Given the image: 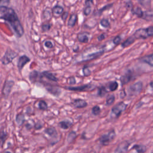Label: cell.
<instances>
[{"mask_svg":"<svg viewBox=\"0 0 153 153\" xmlns=\"http://www.w3.org/2000/svg\"><path fill=\"white\" fill-rule=\"evenodd\" d=\"M0 19L8 22L18 36H23V27L13 9L6 6H0Z\"/></svg>","mask_w":153,"mask_h":153,"instance_id":"6da1fadb","label":"cell"},{"mask_svg":"<svg viewBox=\"0 0 153 153\" xmlns=\"http://www.w3.org/2000/svg\"><path fill=\"white\" fill-rule=\"evenodd\" d=\"M115 136V132L114 130H112L108 133L103 134L99 138V141L103 145H108Z\"/></svg>","mask_w":153,"mask_h":153,"instance_id":"7a4b0ae2","label":"cell"},{"mask_svg":"<svg viewBox=\"0 0 153 153\" xmlns=\"http://www.w3.org/2000/svg\"><path fill=\"white\" fill-rule=\"evenodd\" d=\"M17 56V54L13 50H8L6 51L4 57L2 59V62L4 65H7L12 62V60Z\"/></svg>","mask_w":153,"mask_h":153,"instance_id":"3957f363","label":"cell"},{"mask_svg":"<svg viewBox=\"0 0 153 153\" xmlns=\"http://www.w3.org/2000/svg\"><path fill=\"white\" fill-rule=\"evenodd\" d=\"M127 105L121 102L115 105L112 109V112L116 116L119 117L121 114L126 109Z\"/></svg>","mask_w":153,"mask_h":153,"instance_id":"277c9868","label":"cell"},{"mask_svg":"<svg viewBox=\"0 0 153 153\" xmlns=\"http://www.w3.org/2000/svg\"><path fill=\"white\" fill-rule=\"evenodd\" d=\"M142 89V84L141 82H137L131 85L128 89L129 93L131 95H137L141 91Z\"/></svg>","mask_w":153,"mask_h":153,"instance_id":"5b68a950","label":"cell"},{"mask_svg":"<svg viewBox=\"0 0 153 153\" xmlns=\"http://www.w3.org/2000/svg\"><path fill=\"white\" fill-rule=\"evenodd\" d=\"M130 143L127 141H123L121 142L116 148L114 153H127Z\"/></svg>","mask_w":153,"mask_h":153,"instance_id":"8992f818","label":"cell"},{"mask_svg":"<svg viewBox=\"0 0 153 153\" xmlns=\"http://www.w3.org/2000/svg\"><path fill=\"white\" fill-rule=\"evenodd\" d=\"M14 85V82L12 81H8L5 84L2 89V93L5 96H8L11 91V90Z\"/></svg>","mask_w":153,"mask_h":153,"instance_id":"52a82bcc","label":"cell"},{"mask_svg":"<svg viewBox=\"0 0 153 153\" xmlns=\"http://www.w3.org/2000/svg\"><path fill=\"white\" fill-rule=\"evenodd\" d=\"M29 61H30V59L25 55L22 56V57H20L19 59L18 63H17V66H18L19 69H22L23 68V66L26 63H27Z\"/></svg>","mask_w":153,"mask_h":153,"instance_id":"ba28073f","label":"cell"},{"mask_svg":"<svg viewBox=\"0 0 153 153\" xmlns=\"http://www.w3.org/2000/svg\"><path fill=\"white\" fill-rule=\"evenodd\" d=\"M133 36L135 37L136 39H140V38H146L148 37L145 29H139L137 30L135 33H134Z\"/></svg>","mask_w":153,"mask_h":153,"instance_id":"9c48e42d","label":"cell"},{"mask_svg":"<svg viewBox=\"0 0 153 153\" xmlns=\"http://www.w3.org/2000/svg\"><path fill=\"white\" fill-rule=\"evenodd\" d=\"M132 78V74L131 73L130 71H128L124 74L121 77V82L123 84H127L129 81H130L131 79Z\"/></svg>","mask_w":153,"mask_h":153,"instance_id":"30bf717a","label":"cell"},{"mask_svg":"<svg viewBox=\"0 0 153 153\" xmlns=\"http://www.w3.org/2000/svg\"><path fill=\"white\" fill-rule=\"evenodd\" d=\"M73 105L76 108H82L85 107L87 105V103L84 100L78 99L74 100Z\"/></svg>","mask_w":153,"mask_h":153,"instance_id":"8fae6325","label":"cell"},{"mask_svg":"<svg viewBox=\"0 0 153 153\" xmlns=\"http://www.w3.org/2000/svg\"><path fill=\"white\" fill-rule=\"evenodd\" d=\"M142 18L147 21H153V9L144 12Z\"/></svg>","mask_w":153,"mask_h":153,"instance_id":"7c38bea8","label":"cell"},{"mask_svg":"<svg viewBox=\"0 0 153 153\" xmlns=\"http://www.w3.org/2000/svg\"><path fill=\"white\" fill-rule=\"evenodd\" d=\"M103 53V51H99L97 52H95V53H93L90 54H88L85 56L84 60H92L95 58H97V57L101 56V54H102Z\"/></svg>","mask_w":153,"mask_h":153,"instance_id":"4fadbf2b","label":"cell"},{"mask_svg":"<svg viewBox=\"0 0 153 153\" xmlns=\"http://www.w3.org/2000/svg\"><path fill=\"white\" fill-rule=\"evenodd\" d=\"M63 11V8L59 5H56L54 7V8L52 10V13L53 15L56 17H59L60 14H62Z\"/></svg>","mask_w":153,"mask_h":153,"instance_id":"5bb4252c","label":"cell"},{"mask_svg":"<svg viewBox=\"0 0 153 153\" xmlns=\"http://www.w3.org/2000/svg\"><path fill=\"white\" fill-rule=\"evenodd\" d=\"M91 85H84L79 87H68V89L70 90H74V91H83L87 89L90 88L91 87Z\"/></svg>","mask_w":153,"mask_h":153,"instance_id":"9a60e30c","label":"cell"},{"mask_svg":"<svg viewBox=\"0 0 153 153\" xmlns=\"http://www.w3.org/2000/svg\"><path fill=\"white\" fill-rule=\"evenodd\" d=\"M142 61L147 63L149 66H153V54L144 56L142 58Z\"/></svg>","mask_w":153,"mask_h":153,"instance_id":"2e32d148","label":"cell"},{"mask_svg":"<svg viewBox=\"0 0 153 153\" xmlns=\"http://www.w3.org/2000/svg\"><path fill=\"white\" fill-rule=\"evenodd\" d=\"M77 20V16L75 14H73L72 15H71L69 19L68 20V26L69 27H73L74 26V25H75L76 22Z\"/></svg>","mask_w":153,"mask_h":153,"instance_id":"e0dca14e","label":"cell"},{"mask_svg":"<svg viewBox=\"0 0 153 153\" xmlns=\"http://www.w3.org/2000/svg\"><path fill=\"white\" fill-rule=\"evenodd\" d=\"M135 39H136V38L133 35L131 36L130 37L127 38L124 42H123L122 43V47H127L130 45L131 44H133L134 42Z\"/></svg>","mask_w":153,"mask_h":153,"instance_id":"ac0fdd59","label":"cell"},{"mask_svg":"<svg viewBox=\"0 0 153 153\" xmlns=\"http://www.w3.org/2000/svg\"><path fill=\"white\" fill-rule=\"evenodd\" d=\"M78 39L81 42H87L88 41V36L85 33H81L78 35Z\"/></svg>","mask_w":153,"mask_h":153,"instance_id":"d6986e66","label":"cell"},{"mask_svg":"<svg viewBox=\"0 0 153 153\" xmlns=\"http://www.w3.org/2000/svg\"><path fill=\"white\" fill-rule=\"evenodd\" d=\"M132 148L136 150L138 153H144L146 150L145 146L142 145H135Z\"/></svg>","mask_w":153,"mask_h":153,"instance_id":"ffe728a7","label":"cell"},{"mask_svg":"<svg viewBox=\"0 0 153 153\" xmlns=\"http://www.w3.org/2000/svg\"><path fill=\"white\" fill-rule=\"evenodd\" d=\"M42 75L45 77H46L47 78H48V79H50L51 81H57V78L56 77L51 73L48 72H44L42 74Z\"/></svg>","mask_w":153,"mask_h":153,"instance_id":"44dd1931","label":"cell"},{"mask_svg":"<svg viewBox=\"0 0 153 153\" xmlns=\"http://www.w3.org/2000/svg\"><path fill=\"white\" fill-rule=\"evenodd\" d=\"M133 13L135 15H136L138 17H142L143 14V12L142 11V10H141L140 8L139 7H134L133 10Z\"/></svg>","mask_w":153,"mask_h":153,"instance_id":"7402d4cb","label":"cell"},{"mask_svg":"<svg viewBox=\"0 0 153 153\" xmlns=\"http://www.w3.org/2000/svg\"><path fill=\"white\" fill-rule=\"evenodd\" d=\"M45 133L52 137H54L57 135L56 130L53 127L48 128L47 130H45Z\"/></svg>","mask_w":153,"mask_h":153,"instance_id":"603a6c76","label":"cell"},{"mask_svg":"<svg viewBox=\"0 0 153 153\" xmlns=\"http://www.w3.org/2000/svg\"><path fill=\"white\" fill-rule=\"evenodd\" d=\"M139 4L145 8H148L151 6V0H138Z\"/></svg>","mask_w":153,"mask_h":153,"instance_id":"cb8c5ba5","label":"cell"},{"mask_svg":"<svg viewBox=\"0 0 153 153\" xmlns=\"http://www.w3.org/2000/svg\"><path fill=\"white\" fill-rule=\"evenodd\" d=\"M59 126L64 129H67L68 128H69V127L71 126V123L69 121H61L59 123Z\"/></svg>","mask_w":153,"mask_h":153,"instance_id":"d4e9b609","label":"cell"},{"mask_svg":"<svg viewBox=\"0 0 153 153\" xmlns=\"http://www.w3.org/2000/svg\"><path fill=\"white\" fill-rule=\"evenodd\" d=\"M25 121V117L24 115L22 114H19L16 117V122L18 124L21 125Z\"/></svg>","mask_w":153,"mask_h":153,"instance_id":"484cf974","label":"cell"},{"mask_svg":"<svg viewBox=\"0 0 153 153\" xmlns=\"http://www.w3.org/2000/svg\"><path fill=\"white\" fill-rule=\"evenodd\" d=\"M7 137V134L2 131L0 132V145H2Z\"/></svg>","mask_w":153,"mask_h":153,"instance_id":"4316f807","label":"cell"},{"mask_svg":"<svg viewBox=\"0 0 153 153\" xmlns=\"http://www.w3.org/2000/svg\"><path fill=\"white\" fill-rule=\"evenodd\" d=\"M115 100V97L114 95H110L106 99V105H112Z\"/></svg>","mask_w":153,"mask_h":153,"instance_id":"83f0119b","label":"cell"},{"mask_svg":"<svg viewBox=\"0 0 153 153\" xmlns=\"http://www.w3.org/2000/svg\"><path fill=\"white\" fill-rule=\"evenodd\" d=\"M117 88H118V83L117 82H112L110 83L109 85V88L112 91L116 90Z\"/></svg>","mask_w":153,"mask_h":153,"instance_id":"f1b7e54d","label":"cell"},{"mask_svg":"<svg viewBox=\"0 0 153 153\" xmlns=\"http://www.w3.org/2000/svg\"><path fill=\"white\" fill-rule=\"evenodd\" d=\"M47 105L46 103V102L44 100H41L39 102V109H42V110H46L47 109Z\"/></svg>","mask_w":153,"mask_h":153,"instance_id":"f546056e","label":"cell"},{"mask_svg":"<svg viewBox=\"0 0 153 153\" xmlns=\"http://www.w3.org/2000/svg\"><path fill=\"white\" fill-rule=\"evenodd\" d=\"M41 27H42V29L44 32L48 31L51 27V25L48 22L47 23H44V24H42Z\"/></svg>","mask_w":153,"mask_h":153,"instance_id":"4dcf8cb0","label":"cell"},{"mask_svg":"<svg viewBox=\"0 0 153 153\" xmlns=\"http://www.w3.org/2000/svg\"><path fill=\"white\" fill-rule=\"evenodd\" d=\"M92 112L94 115H97L100 112V108L98 106H95L92 108Z\"/></svg>","mask_w":153,"mask_h":153,"instance_id":"1f68e13d","label":"cell"},{"mask_svg":"<svg viewBox=\"0 0 153 153\" xmlns=\"http://www.w3.org/2000/svg\"><path fill=\"white\" fill-rule=\"evenodd\" d=\"M146 35L148 36H153V26H150L149 27H147L145 29Z\"/></svg>","mask_w":153,"mask_h":153,"instance_id":"d6a6232c","label":"cell"},{"mask_svg":"<svg viewBox=\"0 0 153 153\" xmlns=\"http://www.w3.org/2000/svg\"><path fill=\"white\" fill-rule=\"evenodd\" d=\"M100 25L104 27H108L110 25L108 20L106 19H102L100 21Z\"/></svg>","mask_w":153,"mask_h":153,"instance_id":"836d02e7","label":"cell"},{"mask_svg":"<svg viewBox=\"0 0 153 153\" xmlns=\"http://www.w3.org/2000/svg\"><path fill=\"white\" fill-rule=\"evenodd\" d=\"M83 74H84V76H88L90 75L91 71H90V69L88 68L84 67L83 68Z\"/></svg>","mask_w":153,"mask_h":153,"instance_id":"e575fe53","label":"cell"},{"mask_svg":"<svg viewBox=\"0 0 153 153\" xmlns=\"http://www.w3.org/2000/svg\"><path fill=\"white\" fill-rule=\"evenodd\" d=\"M91 13V7L90 5H88L87 7L85 8V9L84 10V14L85 16H88V14H90V13Z\"/></svg>","mask_w":153,"mask_h":153,"instance_id":"d590c367","label":"cell"},{"mask_svg":"<svg viewBox=\"0 0 153 153\" xmlns=\"http://www.w3.org/2000/svg\"><path fill=\"white\" fill-rule=\"evenodd\" d=\"M121 41V38L120 36H116L114 39H113V42L115 45H118L120 44Z\"/></svg>","mask_w":153,"mask_h":153,"instance_id":"8d00e7d4","label":"cell"},{"mask_svg":"<svg viewBox=\"0 0 153 153\" xmlns=\"http://www.w3.org/2000/svg\"><path fill=\"white\" fill-rule=\"evenodd\" d=\"M106 93V89L104 88V87H102L99 89V94L100 96H103L105 94V93Z\"/></svg>","mask_w":153,"mask_h":153,"instance_id":"74e56055","label":"cell"},{"mask_svg":"<svg viewBox=\"0 0 153 153\" xmlns=\"http://www.w3.org/2000/svg\"><path fill=\"white\" fill-rule=\"evenodd\" d=\"M45 45L46 47L49 48H52V47H53V44L51 43V42H50V41H46V42H45Z\"/></svg>","mask_w":153,"mask_h":153,"instance_id":"f35d334b","label":"cell"},{"mask_svg":"<svg viewBox=\"0 0 153 153\" xmlns=\"http://www.w3.org/2000/svg\"><path fill=\"white\" fill-rule=\"evenodd\" d=\"M10 0H0V6H5V4H8Z\"/></svg>","mask_w":153,"mask_h":153,"instance_id":"ab89813d","label":"cell"},{"mask_svg":"<svg viewBox=\"0 0 153 153\" xmlns=\"http://www.w3.org/2000/svg\"><path fill=\"white\" fill-rule=\"evenodd\" d=\"M68 12H65L63 14H62V20H66V19H67V17H68Z\"/></svg>","mask_w":153,"mask_h":153,"instance_id":"60d3db41","label":"cell"},{"mask_svg":"<svg viewBox=\"0 0 153 153\" xmlns=\"http://www.w3.org/2000/svg\"><path fill=\"white\" fill-rule=\"evenodd\" d=\"M69 84H75V78L72 76V77H70L69 78Z\"/></svg>","mask_w":153,"mask_h":153,"instance_id":"b9f144b4","label":"cell"},{"mask_svg":"<svg viewBox=\"0 0 153 153\" xmlns=\"http://www.w3.org/2000/svg\"><path fill=\"white\" fill-rule=\"evenodd\" d=\"M105 35L104 34H102V35H100L99 37H98V39L99 40V41H101V40H102V39H103L104 38H105Z\"/></svg>","mask_w":153,"mask_h":153,"instance_id":"7bdbcfd3","label":"cell"},{"mask_svg":"<svg viewBox=\"0 0 153 153\" xmlns=\"http://www.w3.org/2000/svg\"><path fill=\"white\" fill-rule=\"evenodd\" d=\"M4 153H11V152H8V151H5V152H4Z\"/></svg>","mask_w":153,"mask_h":153,"instance_id":"ee69618b","label":"cell"}]
</instances>
